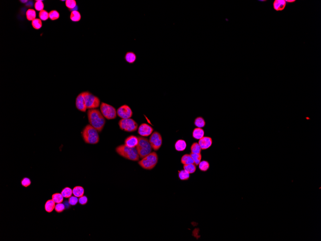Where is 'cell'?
<instances>
[{
    "label": "cell",
    "mask_w": 321,
    "mask_h": 241,
    "mask_svg": "<svg viewBox=\"0 0 321 241\" xmlns=\"http://www.w3.org/2000/svg\"><path fill=\"white\" fill-rule=\"evenodd\" d=\"M89 124L99 132H101L105 124V119L101 112L97 109H89L87 113Z\"/></svg>",
    "instance_id": "1"
},
{
    "label": "cell",
    "mask_w": 321,
    "mask_h": 241,
    "mask_svg": "<svg viewBox=\"0 0 321 241\" xmlns=\"http://www.w3.org/2000/svg\"><path fill=\"white\" fill-rule=\"evenodd\" d=\"M82 136L86 144H95L100 141L97 130L91 125H87L84 127L82 132Z\"/></svg>",
    "instance_id": "2"
},
{
    "label": "cell",
    "mask_w": 321,
    "mask_h": 241,
    "mask_svg": "<svg viewBox=\"0 0 321 241\" xmlns=\"http://www.w3.org/2000/svg\"><path fill=\"white\" fill-rule=\"evenodd\" d=\"M116 151L119 155L128 160L137 161L140 159L136 148H131L124 144L117 146Z\"/></svg>",
    "instance_id": "3"
},
{
    "label": "cell",
    "mask_w": 321,
    "mask_h": 241,
    "mask_svg": "<svg viewBox=\"0 0 321 241\" xmlns=\"http://www.w3.org/2000/svg\"><path fill=\"white\" fill-rule=\"evenodd\" d=\"M158 161V156L156 152H151V153L146 156L139 161V165L141 168L151 170L154 168L157 164Z\"/></svg>",
    "instance_id": "4"
},
{
    "label": "cell",
    "mask_w": 321,
    "mask_h": 241,
    "mask_svg": "<svg viewBox=\"0 0 321 241\" xmlns=\"http://www.w3.org/2000/svg\"><path fill=\"white\" fill-rule=\"evenodd\" d=\"M139 143L136 149L140 158L143 159L152 152V148L149 140L143 137H139Z\"/></svg>",
    "instance_id": "5"
},
{
    "label": "cell",
    "mask_w": 321,
    "mask_h": 241,
    "mask_svg": "<svg viewBox=\"0 0 321 241\" xmlns=\"http://www.w3.org/2000/svg\"><path fill=\"white\" fill-rule=\"evenodd\" d=\"M83 93L87 109H96L99 107L101 102L99 98L88 91L83 92Z\"/></svg>",
    "instance_id": "6"
},
{
    "label": "cell",
    "mask_w": 321,
    "mask_h": 241,
    "mask_svg": "<svg viewBox=\"0 0 321 241\" xmlns=\"http://www.w3.org/2000/svg\"><path fill=\"white\" fill-rule=\"evenodd\" d=\"M120 129L126 132H134L137 129L138 124L133 119H122L119 121Z\"/></svg>",
    "instance_id": "7"
},
{
    "label": "cell",
    "mask_w": 321,
    "mask_h": 241,
    "mask_svg": "<svg viewBox=\"0 0 321 241\" xmlns=\"http://www.w3.org/2000/svg\"><path fill=\"white\" fill-rule=\"evenodd\" d=\"M100 110L103 116L107 119H116L117 112L116 108L112 105L103 102L100 105Z\"/></svg>",
    "instance_id": "8"
},
{
    "label": "cell",
    "mask_w": 321,
    "mask_h": 241,
    "mask_svg": "<svg viewBox=\"0 0 321 241\" xmlns=\"http://www.w3.org/2000/svg\"><path fill=\"white\" fill-rule=\"evenodd\" d=\"M152 149L154 151L158 150L162 145L163 139L161 135L157 132H154L152 133L149 139Z\"/></svg>",
    "instance_id": "9"
},
{
    "label": "cell",
    "mask_w": 321,
    "mask_h": 241,
    "mask_svg": "<svg viewBox=\"0 0 321 241\" xmlns=\"http://www.w3.org/2000/svg\"><path fill=\"white\" fill-rule=\"evenodd\" d=\"M117 115L122 119H129L133 115V112L130 107L127 105H122L117 109Z\"/></svg>",
    "instance_id": "10"
},
{
    "label": "cell",
    "mask_w": 321,
    "mask_h": 241,
    "mask_svg": "<svg viewBox=\"0 0 321 241\" xmlns=\"http://www.w3.org/2000/svg\"><path fill=\"white\" fill-rule=\"evenodd\" d=\"M76 107L77 110L82 112H86L87 107L86 105L83 92L79 93L76 99Z\"/></svg>",
    "instance_id": "11"
},
{
    "label": "cell",
    "mask_w": 321,
    "mask_h": 241,
    "mask_svg": "<svg viewBox=\"0 0 321 241\" xmlns=\"http://www.w3.org/2000/svg\"><path fill=\"white\" fill-rule=\"evenodd\" d=\"M153 129L149 125L142 123L141 124L138 129V133L140 136L143 137H148L152 134L153 132Z\"/></svg>",
    "instance_id": "12"
},
{
    "label": "cell",
    "mask_w": 321,
    "mask_h": 241,
    "mask_svg": "<svg viewBox=\"0 0 321 241\" xmlns=\"http://www.w3.org/2000/svg\"><path fill=\"white\" fill-rule=\"evenodd\" d=\"M198 144L202 150L207 149L209 148L213 144V140L210 137H203L199 140Z\"/></svg>",
    "instance_id": "13"
},
{
    "label": "cell",
    "mask_w": 321,
    "mask_h": 241,
    "mask_svg": "<svg viewBox=\"0 0 321 241\" xmlns=\"http://www.w3.org/2000/svg\"><path fill=\"white\" fill-rule=\"evenodd\" d=\"M139 143V138L136 136L130 135L125 139V144L131 148H136Z\"/></svg>",
    "instance_id": "14"
},
{
    "label": "cell",
    "mask_w": 321,
    "mask_h": 241,
    "mask_svg": "<svg viewBox=\"0 0 321 241\" xmlns=\"http://www.w3.org/2000/svg\"><path fill=\"white\" fill-rule=\"evenodd\" d=\"M285 0H275L273 3V7L276 11H282L286 6Z\"/></svg>",
    "instance_id": "15"
},
{
    "label": "cell",
    "mask_w": 321,
    "mask_h": 241,
    "mask_svg": "<svg viewBox=\"0 0 321 241\" xmlns=\"http://www.w3.org/2000/svg\"><path fill=\"white\" fill-rule=\"evenodd\" d=\"M186 147H187V144L184 140L180 139V140H177L175 143V149L176 150L179 152L183 151L186 149Z\"/></svg>",
    "instance_id": "16"
},
{
    "label": "cell",
    "mask_w": 321,
    "mask_h": 241,
    "mask_svg": "<svg viewBox=\"0 0 321 241\" xmlns=\"http://www.w3.org/2000/svg\"><path fill=\"white\" fill-rule=\"evenodd\" d=\"M204 130L201 128H196L193 130L192 136L195 139L200 140L203 137H204Z\"/></svg>",
    "instance_id": "17"
},
{
    "label": "cell",
    "mask_w": 321,
    "mask_h": 241,
    "mask_svg": "<svg viewBox=\"0 0 321 241\" xmlns=\"http://www.w3.org/2000/svg\"><path fill=\"white\" fill-rule=\"evenodd\" d=\"M125 59L129 64H133L137 59V56L134 52H128L125 53Z\"/></svg>",
    "instance_id": "18"
},
{
    "label": "cell",
    "mask_w": 321,
    "mask_h": 241,
    "mask_svg": "<svg viewBox=\"0 0 321 241\" xmlns=\"http://www.w3.org/2000/svg\"><path fill=\"white\" fill-rule=\"evenodd\" d=\"M55 203L52 199L49 200L46 202L44 208L45 211L48 213H51L55 209Z\"/></svg>",
    "instance_id": "19"
},
{
    "label": "cell",
    "mask_w": 321,
    "mask_h": 241,
    "mask_svg": "<svg viewBox=\"0 0 321 241\" xmlns=\"http://www.w3.org/2000/svg\"><path fill=\"white\" fill-rule=\"evenodd\" d=\"M84 188L80 186L75 187L73 189V195L77 197H81L84 196Z\"/></svg>",
    "instance_id": "20"
},
{
    "label": "cell",
    "mask_w": 321,
    "mask_h": 241,
    "mask_svg": "<svg viewBox=\"0 0 321 241\" xmlns=\"http://www.w3.org/2000/svg\"><path fill=\"white\" fill-rule=\"evenodd\" d=\"M70 18L71 20L72 21L77 22L81 20V16L80 12H79L77 10H74L71 13Z\"/></svg>",
    "instance_id": "21"
},
{
    "label": "cell",
    "mask_w": 321,
    "mask_h": 241,
    "mask_svg": "<svg viewBox=\"0 0 321 241\" xmlns=\"http://www.w3.org/2000/svg\"><path fill=\"white\" fill-rule=\"evenodd\" d=\"M181 162L184 165L188 164H194V162L190 154H185L182 157H181Z\"/></svg>",
    "instance_id": "22"
},
{
    "label": "cell",
    "mask_w": 321,
    "mask_h": 241,
    "mask_svg": "<svg viewBox=\"0 0 321 241\" xmlns=\"http://www.w3.org/2000/svg\"><path fill=\"white\" fill-rule=\"evenodd\" d=\"M26 17L28 21H33L36 19V11L33 9H28L26 12Z\"/></svg>",
    "instance_id": "23"
},
{
    "label": "cell",
    "mask_w": 321,
    "mask_h": 241,
    "mask_svg": "<svg viewBox=\"0 0 321 241\" xmlns=\"http://www.w3.org/2000/svg\"><path fill=\"white\" fill-rule=\"evenodd\" d=\"M183 168H184V170L186 171L187 172L189 173V174H192V173H194L196 171V168H197L196 165L195 164L185 165H184Z\"/></svg>",
    "instance_id": "24"
},
{
    "label": "cell",
    "mask_w": 321,
    "mask_h": 241,
    "mask_svg": "<svg viewBox=\"0 0 321 241\" xmlns=\"http://www.w3.org/2000/svg\"><path fill=\"white\" fill-rule=\"evenodd\" d=\"M194 125L197 127V128H202L205 127L206 123L203 118L201 117H198L195 119Z\"/></svg>",
    "instance_id": "25"
},
{
    "label": "cell",
    "mask_w": 321,
    "mask_h": 241,
    "mask_svg": "<svg viewBox=\"0 0 321 241\" xmlns=\"http://www.w3.org/2000/svg\"><path fill=\"white\" fill-rule=\"evenodd\" d=\"M198 168L201 171H203V172L207 171L208 169H209V163L208 162V161H205V160L201 161V162L198 164Z\"/></svg>",
    "instance_id": "26"
},
{
    "label": "cell",
    "mask_w": 321,
    "mask_h": 241,
    "mask_svg": "<svg viewBox=\"0 0 321 241\" xmlns=\"http://www.w3.org/2000/svg\"><path fill=\"white\" fill-rule=\"evenodd\" d=\"M61 194L65 198H69L73 195V190L69 187H65L62 191Z\"/></svg>",
    "instance_id": "27"
},
{
    "label": "cell",
    "mask_w": 321,
    "mask_h": 241,
    "mask_svg": "<svg viewBox=\"0 0 321 241\" xmlns=\"http://www.w3.org/2000/svg\"><path fill=\"white\" fill-rule=\"evenodd\" d=\"M190 177V174L184 169L179 171V178L181 181H187Z\"/></svg>",
    "instance_id": "28"
},
{
    "label": "cell",
    "mask_w": 321,
    "mask_h": 241,
    "mask_svg": "<svg viewBox=\"0 0 321 241\" xmlns=\"http://www.w3.org/2000/svg\"><path fill=\"white\" fill-rule=\"evenodd\" d=\"M201 148L198 143H194L191 146V153L194 154H201Z\"/></svg>",
    "instance_id": "29"
},
{
    "label": "cell",
    "mask_w": 321,
    "mask_h": 241,
    "mask_svg": "<svg viewBox=\"0 0 321 241\" xmlns=\"http://www.w3.org/2000/svg\"><path fill=\"white\" fill-rule=\"evenodd\" d=\"M191 156L193 159V161L194 162V164L196 166L198 165V164L201 162V154H194L191 153L190 154Z\"/></svg>",
    "instance_id": "30"
},
{
    "label": "cell",
    "mask_w": 321,
    "mask_h": 241,
    "mask_svg": "<svg viewBox=\"0 0 321 241\" xmlns=\"http://www.w3.org/2000/svg\"><path fill=\"white\" fill-rule=\"evenodd\" d=\"M52 199L56 204L62 203L64 200V197L61 193H55L52 195Z\"/></svg>",
    "instance_id": "31"
},
{
    "label": "cell",
    "mask_w": 321,
    "mask_h": 241,
    "mask_svg": "<svg viewBox=\"0 0 321 241\" xmlns=\"http://www.w3.org/2000/svg\"><path fill=\"white\" fill-rule=\"evenodd\" d=\"M31 24L33 28L35 29H40L43 27L42 21L40 18H36L33 20Z\"/></svg>",
    "instance_id": "32"
},
{
    "label": "cell",
    "mask_w": 321,
    "mask_h": 241,
    "mask_svg": "<svg viewBox=\"0 0 321 241\" xmlns=\"http://www.w3.org/2000/svg\"><path fill=\"white\" fill-rule=\"evenodd\" d=\"M39 17L42 21H46L49 18V13L45 10H43L39 13Z\"/></svg>",
    "instance_id": "33"
},
{
    "label": "cell",
    "mask_w": 321,
    "mask_h": 241,
    "mask_svg": "<svg viewBox=\"0 0 321 241\" xmlns=\"http://www.w3.org/2000/svg\"><path fill=\"white\" fill-rule=\"evenodd\" d=\"M60 17V14L56 10H53L49 12V18L51 20L55 21L57 20Z\"/></svg>",
    "instance_id": "34"
},
{
    "label": "cell",
    "mask_w": 321,
    "mask_h": 241,
    "mask_svg": "<svg viewBox=\"0 0 321 241\" xmlns=\"http://www.w3.org/2000/svg\"><path fill=\"white\" fill-rule=\"evenodd\" d=\"M65 1V6L69 9H72L77 6V2L75 0H67Z\"/></svg>",
    "instance_id": "35"
},
{
    "label": "cell",
    "mask_w": 321,
    "mask_h": 241,
    "mask_svg": "<svg viewBox=\"0 0 321 241\" xmlns=\"http://www.w3.org/2000/svg\"><path fill=\"white\" fill-rule=\"evenodd\" d=\"M44 7V4L42 1H39V0L36 1L34 4V7L37 11L40 12L41 10H43Z\"/></svg>",
    "instance_id": "36"
},
{
    "label": "cell",
    "mask_w": 321,
    "mask_h": 241,
    "mask_svg": "<svg viewBox=\"0 0 321 241\" xmlns=\"http://www.w3.org/2000/svg\"><path fill=\"white\" fill-rule=\"evenodd\" d=\"M55 210L57 213H61L65 210V205L62 203L57 204L55 205Z\"/></svg>",
    "instance_id": "37"
},
{
    "label": "cell",
    "mask_w": 321,
    "mask_h": 241,
    "mask_svg": "<svg viewBox=\"0 0 321 241\" xmlns=\"http://www.w3.org/2000/svg\"><path fill=\"white\" fill-rule=\"evenodd\" d=\"M78 202H79V199L77 198V197H76L75 196H71L68 199V203L71 205L74 206V205H76Z\"/></svg>",
    "instance_id": "38"
},
{
    "label": "cell",
    "mask_w": 321,
    "mask_h": 241,
    "mask_svg": "<svg viewBox=\"0 0 321 241\" xmlns=\"http://www.w3.org/2000/svg\"><path fill=\"white\" fill-rule=\"evenodd\" d=\"M31 183V181L28 178H24L21 181V185L25 187H28L30 185Z\"/></svg>",
    "instance_id": "39"
},
{
    "label": "cell",
    "mask_w": 321,
    "mask_h": 241,
    "mask_svg": "<svg viewBox=\"0 0 321 241\" xmlns=\"http://www.w3.org/2000/svg\"><path fill=\"white\" fill-rule=\"evenodd\" d=\"M88 202V199L87 196H82L81 197H79V202L81 205H85L87 204Z\"/></svg>",
    "instance_id": "40"
},
{
    "label": "cell",
    "mask_w": 321,
    "mask_h": 241,
    "mask_svg": "<svg viewBox=\"0 0 321 241\" xmlns=\"http://www.w3.org/2000/svg\"><path fill=\"white\" fill-rule=\"evenodd\" d=\"M286 3H293L295 1V0H286Z\"/></svg>",
    "instance_id": "41"
},
{
    "label": "cell",
    "mask_w": 321,
    "mask_h": 241,
    "mask_svg": "<svg viewBox=\"0 0 321 241\" xmlns=\"http://www.w3.org/2000/svg\"><path fill=\"white\" fill-rule=\"evenodd\" d=\"M21 1L22 3H26V2L28 1Z\"/></svg>",
    "instance_id": "42"
}]
</instances>
